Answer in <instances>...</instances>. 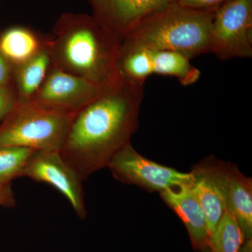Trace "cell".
<instances>
[{"label": "cell", "instance_id": "cell-1", "mask_svg": "<svg viewBox=\"0 0 252 252\" xmlns=\"http://www.w3.org/2000/svg\"><path fill=\"white\" fill-rule=\"evenodd\" d=\"M143 85L119 77L74 114L60 154L83 181L107 167L138 126Z\"/></svg>", "mask_w": 252, "mask_h": 252}, {"label": "cell", "instance_id": "cell-2", "mask_svg": "<svg viewBox=\"0 0 252 252\" xmlns=\"http://www.w3.org/2000/svg\"><path fill=\"white\" fill-rule=\"evenodd\" d=\"M121 43L94 16L64 13L48 36L46 49L56 67L104 86L119 78Z\"/></svg>", "mask_w": 252, "mask_h": 252}, {"label": "cell", "instance_id": "cell-3", "mask_svg": "<svg viewBox=\"0 0 252 252\" xmlns=\"http://www.w3.org/2000/svg\"><path fill=\"white\" fill-rule=\"evenodd\" d=\"M214 14L175 2L144 19L122 42L152 51H176L191 59L210 53Z\"/></svg>", "mask_w": 252, "mask_h": 252}, {"label": "cell", "instance_id": "cell-4", "mask_svg": "<svg viewBox=\"0 0 252 252\" xmlns=\"http://www.w3.org/2000/svg\"><path fill=\"white\" fill-rule=\"evenodd\" d=\"M74 116L18 102L0 124V147L60 152Z\"/></svg>", "mask_w": 252, "mask_h": 252}, {"label": "cell", "instance_id": "cell-5", "mask_svg": "<svg viewBox=\"0 0 252 252\" xmlns=\"http://www.w3.org/2000/svg\"><path fill=\"white\" fill-rule=\"evenodd\" d=\"M210 53L220 61L252 56V0H229L214 14Z\"/></svg>", "mask_w": 252, "mask_h": 252}, {"label": "cell", "instance_id": "cell-6", "mask_svg": "<svg viewBox=\"0 0 252 252\" xmlns=\"http://www.w3.org/2000/svg\"><path fill=\"white\" fill-rule=\"evenodd\" d=\"M107 167L119 182L159 193L193 182L191 172H180L149 160L137 152L130 143L112 158Z\"/></svg>", "mask_w": 252, "mask_h": 252}, {"label": "cell", "instance_id": "cell-7", "mask_svg": "<svg viewBox=\"0 0 252 252\" xmlns=\"http://www.w3.org/2000/svg\"><path fill=\"white\" fill-rule=\"evenodd\" d=\"M104 86L51 64L44 84L31 102L51 110L75 114L98 96Z\"/></svg>", "mask_w": 252, "mask_h": 252}, {"label": "cell", "instance_id": "cell-8", "mask_svg": "<svg viewBox=\"0 0 252 252\" xmlns=\"http://www.w3.org/2000/svg\"><path fill=\"white\" fill-rule=\"evenodd\" d=\"M23 177L52 186L67 199L81 220L86 218L84 191L79 175L66 162L59 152L34 151Z\"/></svg>", "mask_w": 252, "mask_h": 252}, {"label": "cell", "instance_id": "cell-9", "mask_svg": "<svg viewBox=\"0 0 252 252\" xmlns=\"http://www.w3.org/2000/svg\"><path fill=\"white\" fill-rule=\"evenodd\" d=\"M94 16L121 40L149 16L176 0H89Z\"/></svg>", "mask_w": 252, "mask_h": 252}, {"label": "cell", "instance_id": "cell-10", "mask_svg": "<svg viewBox=\"0 0 252 252\" xmlns=\"http://www.w3.org/2000/svg\"><path fill=\"white\" fill-rule=\"evenodd\" d=\"M228 163L208 158L193 167V187L208 222L210 235L221 220L227 208Z\"/></svg>", "mask_w": 252, "mask_h": 252}, {"label": "cell", "instance_id": "cell-11", "mask_svg": "<svg viewBox=\"0 0 252 252\" xmlns=\"http://www.w3.org/2000/svg\"><path fill=\"white\" fill-rule=\"evenodd\" d=\"M193 183L165 190L160 195L183 222L193 248L201 251L208 245L210 231L206 215Z\"/></svg>", "mask_w": 252, "mask_h": 252}, {"label": "cell", "instance_id": "cell-12", "mask_svg": "<svg viewBox=\"0 0 252 252\" xmlns=\"http://www.w3.org/2000/svg\"><path fill=\"white\" fill-rule=\"evenodd\" d=\"M226 203L245 233V241H252V181L231 163L227 167Z\"/></svg>", "mask_w": 252, "mask_h": 252}, {"label": "cell", "instance_id": "cell-13", "mask_svg": "<svg viewBox=\"0 0 252 252\" xmlns=\"http://www.w3.org/2000/svg\"><path fill=\"white\" fill-rule=\"evenodd\" d=\"M47 38L31 28H10L0 34V52L14 68L45 49Z\"/></svg>", "mask_w": 252, "mask_h": 252}, {"label": "cell", "instance_id": "cell-14", "mask_svg": "<svg viewBox=\"0 0 252 252\" xmlns=\"http://www.w3.org/2000/svg\"><path fill=\"white\" fill-rule=\"evenodd\" d=\"M51 64L46 47L32 59L14 68L13 84L18 102H31L34 98L44 84Z\"/></svg>", "mask_w": 252, "mask_h": 252}, {"label": "cell", "instance_id": "cell-15", "mask_svg": "<svg viewBox=\"0 0 252 252\" xmlns=\"http://www.w3.org/2000/svg\"><path fill=\"white\" fill-rule=\"evenodd\" d=\"M117 70L119 77L144 86L146 79L154 74L152 51L121 43Z\"/></svg>", "mask_w": 252, "mask_h": 252}, {"label": "cell", "instance_id": "cell-16", "mask_svg": "<svg viewBox=\"0 0 252 252\" xmlns=\"http://www.w3.org/2000/svg\"><path fill=\"white\" fill-rule=\"evenodd\" d=\"M154 74L177 78L180 84L188 86L200 77V71L192 65L190 59L172 51H152Z\"/></svg>", "mask_w": 252, "mask_h": 252}, {"label": "cell", "instance_id": "cell-17", "mask_svg": "<svg viewBox=\"0 0 252 252\" xmlns=\"http://www.w3.org/2000/svg\"><path fill=\"white\" fill-rule=\"evenodd\" d=\"M245 235L240 223L227 207L223 216L209 237L212 252H241Z\"/></svg>", "mask_w": 252, "mask_h": 252}, {"label": "cell", "instance_id": "cell-18", "mask_svg": "<svg viewBox=\"0 0 252 252\" xmlns=\"http://www.w3.org/2000/svg\"><path fill=\"white\" fill-rule=\"evenodd\" d=\"M33 149L19 147H0V183L23 177Z\"/></svg>", "mask_w": 252, "mask_h": 252}, {"label": "cell", "instance_id": "cell-19", "mask_svg": "<svg viewBox=\"0 0 252 252\" xmlns=\"http://www.w3.org/2000/svg\"><path fill=\"white\" fill-rule=\"evenodd\" d=\"M18 99L14 84L0 86V124L17 105Z\"/></svg>", "mask_w": 252, "mask_h": 252}, {"label": "cell", "instance_id": "cell-20", "mask_svg": "<svg viewBox=\"0 0 252 252\" xmlns=\"http://www.w3.org/2000/svg\"><path fill=\"white\" fill-rule=\"evenodd\" d=\"M229 0H176V3L183 7L215 12Z\"/></svg>", "mask_w": 252, "mask_h": 252}, {"label": "cell", "instance_id": "cell-21", "mask_svg": "<svg viewBox=\"0 0 252 252\" xmlns=\"http://www.w3.org/2000/svg\"><path fill=\"white\" fill-rule=\"evenodd\" d=\"M14 67L0 52V86L13 83Z\"/></svg>", "mask_w": 252, "mask_h": 252}, {"label": "cell", "instance_id": "cell-22", "mask_svg": "<svg viewBox=\"0 0 252 252\" xmlns=\"http://www.w3.org/2000/svg\"><path fill=\"white\" fill-rule=\"evenodd\" d=\"M16 205L11 183H0V207H13Z\"/></svg>", "mask_w": 252, "mask_h": 252}, {"label": "cell", "instance_id": "cell-23", "mask_svg": "<svg viewBox=\"0 0 252 252\" xmlns=\"http://www.w3.org/2000/svg\"><path fill=\"white\" fill-rule=\"evenodd\" d=\"M201 252H212L211 250H210V248H209L208 245L207 246L205 247V248H204L203 250L200 251Z\"/></svg>", "mask_w": 252, "mask_h": 252}]
</instances>
